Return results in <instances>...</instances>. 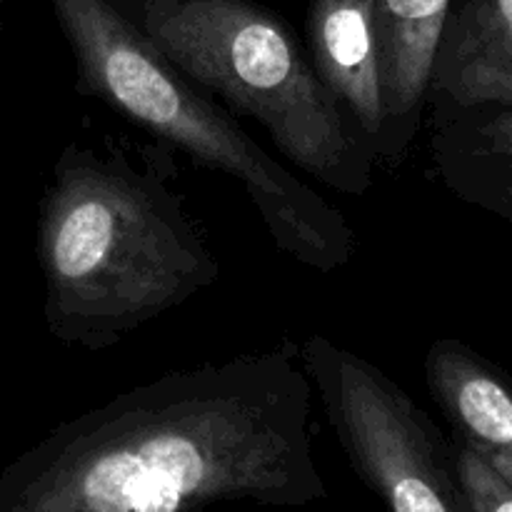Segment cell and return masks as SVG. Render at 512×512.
<instances>
[{"mask_svg":"<svg viewBox=\"0 0 512 512\" xmlns=\"http://www.w3.org/2000/svg\"><path fill=\"white\" fill-rule=\"evenodd\" d=\"M300 343L173 370L63 420L0 470V512L298 510L328 500Z\"/></svg>","mask_w":512,"mask_h":512,"instance_id":"obj_1","label":"cell"},{"mask_svg":"<svg viewBox=\"0 0 512 512\" xmlns=\"http://www.w3.org/2000/svg\"><path fill=\"white\" fill-rule=\"evenodd\" d=\"M43 320L65 345L103 353L220 278L185 200L123 150L70 143L38 205Z\"/></svg>","mask_w":512,"mask_h":512,"instance_id":"obj_2","label":"cell"},{"mask_svg":"<svg viewBox=\"0 0 512 512\" xmlns=\"http://www.w3.org/2000/svg\"><path fill=\"white\" fill-rule=\"evenodd\" d=\"M50 8L80 88L195 163L238 180L285 258L323 275L353 260L355 230L343 213L170 63L120 0H50Z\"/></svg>","mask_w":512,"mask_h":512,"instance_id":"obj_3","label":"cell"},{"mask_svg":"<svg viewBox=\"0 0 512 512\" xmlns=\"http://www.w3.org/2000/svg\"><path fill=\"white\" fill-rule=\"evenodd\" d=\"M193 83L258 120L280 153L338 193L365 195L375 150L283 20L250 0H120Z\"/></svg>","mask_w":512,"mask_h":512,"instance_id":"obj_4","label":"cell"},{"mask_svg":"<svg viewBox=\"0 0 512 512\" xmlns=\"http://www.w3.org/2000/svg\"><path fill=\"white\" fill-rule=\"evenodd\" d=\"M315 398L350 468L390 512H468L453 453L423 408L360 353L300 340Z\"/></svg>","mask_w":512,"mask_h":512,"instance_id":"obj_5","label":"cell"},{"mask_svg":"<svg viewBox=\"0 0 512 512\" xmlns=\"http://www.w3.org/2000/svg\"><path fill=\"white\" fill-rule=\"evenodd\" d=\"M425 103L453 115L512 105V0H463L450 10Z\"/></svg>","mask_w":512,"mask_h":512,"instance_id":"obj_6","label":"cell"},{"mask_svg":"<svg viewBox=\"0 0 512 512\" xmlns=\"http://www.w3.org/2000/svg\"><path fill=\"white\" fill-rule=\"evenodd\" d=\"M378 0H310V63L375 155H383L385 110L380 83Z\"/></svg>","mask_w":512,"mask_h":512,"instance_id":"obj_7","label":"cell"},{"mask_svg":"<svg viewBox=\"0 0 512 512\" xmlns=\"http://www.w3.org/2000/svg\"><path fill=\"white\" fill-rule=\"evenodd\" d=\"M453 0H378L380 83H383L385 145L380 158L398 163L420 123L428 100L430 70Z\"/></svg>","mask_w":512,"mask_h":512,"instance_id":"obj_8","label":"cell"},{"mask_svg":"<svg viewBox=\"0 0 512 512\" xmlns=\"http://www.w3.org/2000/svg\"><path fill=\"white\" fill-rule=\"evenodd\" d=\"M425 383L458 443L478 453L512 488V383L473 348L440 338L425 355Z\"/></svg>","mask_w":512,"mask_h":512,"instance_id":"obj_9","label":"cell"},{"mask_svg":"<svg viewBox=\"0 0 512 512\" xmlns=\"http://www.w3.org/2000/svg\"><path fill=\"white\" fill-rule=\"evenodd\" d=\"M453 460L468 512H512V488L478 453L458 443Z\"/></svg>","mask_w":512,"mask_h":512,"instance_id":"obj_10","label":"cell"},{"mask_svg":"<svg viewBox=\"0 0 512 512\" xmlns=\"http://www.w3.org/2000/svg\"><path fill=\"white\" fill-rule=\"evenodd\" d=\"M438 143L453 145L455 155H488L512 160V105H503L470 130H440Z\"/></svg>","mask_w":512,"mask_h":512,"instance_id":"obj_11","label":"cell"},{"mask_svg":"<svg viewBox=\"0 0 512 512\" xmlns=\"http://www.w3.org/2000/svg\"><path fill=\"white\" fill-rule=\"evenodd\" d=\"M500 210L512 218V178L503 185V190H500Z\"/></svg>","mask_w":512,"mask_h":512,"instance_id":"obj_12","label":"cell"},{"mask_svg":"<svg viewBox=\"0 0 512 512\" xmlns=\"http://www.w3.org/2000/svg\"><path fill=\"white\" fill-rule=\"evenodd\" d=\"M0 35H3V0H0Z\"/></svg>","mask_w":512,"mask_h":512,"instance_id":"obj_13","label":"cell"}]
</instances>
